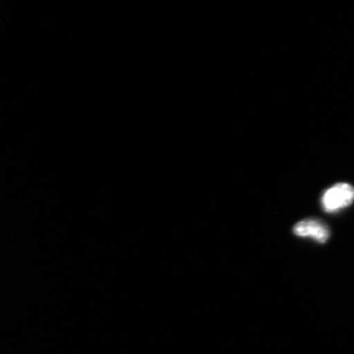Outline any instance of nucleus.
<instances>
[{"instance_id": "f257e3e1", "label": "nucleus", "mask_w": 354, "mask_h": 354, "mask_svg": "<svg viewBox=\"0 0 354 354\" xmlns=\"http://www.w3.org/2000/svg\"><path fill=\"white\" fill-rule=\"evenodd\" d=\"M354 201V188L346 183L334 185L323 194L322 203L327 212H335L351 205Z\"/></svg>"}, {"instance_id": "f03ea898", "label": "nucleus", "mask_w": 354, "mask_h": 354, "mask_svg": "<svg viewBox=\"0 0 354 354\" xmlns=\"http://www.w3.org/2000/svg\"><path fill=\"white\" fill-rule=\"evenodd\" d=\"M294 233L300 237H311L319 243H326L330 237L328 227L316 219L299 221L294 227Z\"/></svg>"}]
</instances>
